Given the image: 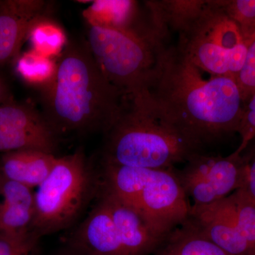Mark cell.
<instances>
[{
	"instance_id": "cell-6",
	"label": "cell",
	"mask_w": 255,
	"mask_h": 255,
	"mask_svg": "<svg viewBox=\"0 0 255 255\" xmlns=\"http://www.w3.org/2000/svg\"><path fill=\"white\" fill-rule=\"evenodd\" d=\"M86 42L106 78L126 97L147 91L164 41L88 26Z\"/></svg>"
},
{
	"instance_id": "cell-12",
	"label": "cell",
	"mask_w": 255,
	"mask_h": 255,
	"mask_svg": "<svg viewBox=\"0 0 255 255\" xmlns=\"http://www.w3.org/2000/svg\"><path fill=\"white\" fill-rule=\"evenodd\" d=\"M105 204L126 255H152L167 234L152 227L136 210L102 188Z\"/></svg>"
},
{
	"instance_id": "cell-1",
	"label": "cell",
	"mask_w": 255,
	"mask_h": 255,
	"mask_svg": "<svg viewBox=\"0 0 255 255\" xmlns=\"http://www.w3.org/2000/svg\"><path fill=\"white\" fill-rule=\"evenodd\" d=\"M177 46L161 48L148 91L166 115L205 148L237 132L244 102L236 78H205Z\"/></svg>"
},
{
	"instance_id": "cell-28",
	"label": "cell",
	"mask_w": 255,
	"mask_h": 255,
	"mask_svg": "<svg viewBox=\"0 0 255 255\" xmlns=\"http://www.w3.org/2000/svg\"><path fill=\"white\" fill-rule=\"evenodd\" d=\"M0 179H1V172H0Z\"/></svg>"
},
{
	"instance_id": "cell-17",
	"label": "cell",
	"mask_w": 255,
	"mask_h": 255,
	"mask_svg": "<svg viewBox=\"0 0 255 255\" xmlns=\"http://www.w3.org/2000/svg\"><path fill=\"white\" fill-rule=\"evenodd\" d=\"M152 255H231L206 238L187 219L164 238Z\"/></svg>"
},
{
	"instance_id": "cell-3",
	"label": "cell",
	"mask_w": 255,
	"mask_h": 255,
	"mask_svg": "<svg viewBox=\"0 0 255 255\" xmlns=\"http://www.w3.org/2000/svg\"><path fill=\"white\" fill-rule=\"evenodd\" d=\"M106 135L104 163L171 169L205 152L160 110L148 91L126 97L123 110Z\"/></svg>"
},
{
	"instance_id": "cell-13",
	"label": "cell",
	"mask_w": 255,
	"mask_h": 255,
	"mask_svg": "<svg viewBox=\"0 0 255 255\" xmlns=\"http://www.w3.org/2000/svg\"><path fill=\"white\" fill-rule=\"evenodd\" d=\"M139 3L132 0H96L84 10L88 26L131 32L152 38L155 30L150 19L142 17Z\"/></svg>"
},
{
	"instance_id": "cell-23",
	"label": "cell",
	"mask_w": 255,
	"mask_h": 255,
	"mask_svg": "<svg viewBox=\"0 0 255 255\" xmlns=\"http://www.w3.org/2000/svg\"><path fill=\"white\" fill-rule=\"evenodd\" d=\"M237 132L241 135V142L236 151L243 154L255 139V92L244 104L243 117Z\"/></svg>"
},
{
	"instance_id": "cell-10",
	"label": "cell",
	"mask_w": 255,
	"mask_h": 255,
	"mask_svg": "<svg viewBox=\"0 0 255 255\" xmlns=\"http://www.w3.org/2000/svg\"><path fill=\"white\" fill-rule=\"evenodd\" d=\"M188 219L206 238L231 255H252L238 214L235 191L209 205L191 206Z\"/></svg>"
},
{
	"instance_id": "cell-15",
	"label": "cell",
	"mask_w": 255,
	"mask_h": 255,
	"mask_svg": "<svg viewBox=\"0 0 255 255\" xmlns=\"http://www.w3.org/2000/svg\"><path fill=\"white\" fill-rule=\"evenodd\" d=\"M0 231L25 233L32 231L34 217L35 196L31 188L1 176Z\"/></svg>"
},
{
	"instance_id": "cell-4",
	"label": "cell",
	"mask_w": 255,
	"mask_h": 255,
	"mask_svg": "<svg viewBox=\"0 0 255 255\" xmlns=\"http://www.w3.org/2000/svg\"><path fill=\"white\" fill-rule=\"evenodd\" d=\"M174 169L104 163L102 188L138 211L159 232L168 234L187 221L191 207Z\"/></svg>"
},
{
	"instance_id": "cell-11",
	"label": "cell",
	"mask_w": 255,
	"mask_h": 255,
	"mask_svg": "<svg viewBox=\"0 0 255 255\" xmlns=\"http://www.w3.org/2000/svg\"><path fill=\"white\" fill-rule=\"evenodd\" d=\"M51 9L43 0L0 1V65L16 59L32 25Z\"/></svg>"
},
{
	"instance_id": "cell-21",
	"label": "cell",
	"mask_w": 255,
	"mask_h": 255,
	"mask_svg": "<svg viewBox=\"0 0 255 255\" xmlns=\"http://www.w3.org/2000/svg\"><path fill=\"white\" fill-rule=\"evenodd\" d=\"M226 12L238 23L247 43L255 36V0L222 1Z\"/></svg>"
},
{
	"instance_id": "cell-20",
	"label": "cell",
	"mask_w": 255,
	"mask_h": 255,
	"mask_svg": "<svg viewBox=\"0 0 255 255\" xmlns=\"http://www.w3.org/2000/svg\"><path fill=\"white\" fill-rule=\"evenodd\" d=\"M40 238L33 231L18 233L0 231V255H36Z\"/></svg>"
},
{
	"instance_id": "cell-19",
	"label": "cell",
	"mask_w": 255,
	"mask_h": 255,
	"mask_svg": "<svg viewBox=\"0 0 255 255\" xmlns=\"http://www.w3.org/2000/svg\"><path fill=\"white\" fill-rule=\"evenodd\" d=\"M31 50L52 58H58L68 41L65 32L50 16L40 18L32 25L27 39Z\"/></svg>"
},
{
	"instance_id": "cell-27",
	"label": "cell",
	"mask_w": 255,
	"mask_h": 255,
	"mask_svg": "<svg viewBox=\"0 0 255 255\" xmlns=\"http://www.w3.org/2000/svg\"><path fill=\"white\" fill-rule=\"evenodd\" d=\"M253 255H255V249L254 252H253Z\"/></svg>"
},
{
	"instance_id": "cell-25",
	"label": "cell",
	"mask_w": 255,
	"mask_h": 255,
	"mask_svg": "<svg viewBox=\"0 0 255 255\" xmlns=\"http://www.w3.org/2000/svg\"><path fill=\"white\" fill-rule=\"evenodd\" d=\"M10 100L9 88L6 82L0 78V105Z\"/></svg>"
},
{
	"instance_id": "cell-16",
	"label": "cell",
	"mask_w": 255,
	"mask_h": 255,
	"mask_svg": "<svg viewBox=\"0 0 255 255\" xmlns=\"http://www.w3.org/2000/svg\"><path fill=\"white\" fill-rule=\"evenodd\" d=\"M54 154L34 150L6 152L1 162V176L26 187H38L49 175L56 161Z\"/></svg>"
},
{
	"instance_id": "cell-9",
	"label": "cell",
	"mask_w": 255,
	"mask_h": 255,
	"mask_svg": "<svg viewBox=\"0 0 255 255\" xmlns=\"http://www.w3.org/2000/svg\"><path fill=\"white\" fill-rule=\"evenodd\" d=\"M59 136L43 113L28 104L0 105V152L34 150L53 154Z\"/></svg>"
},
{
	"instance_id": "cell-2",
	"label": "cell",
	"mask_w": 255,
	"mask_h": 255,
	"mask_svg": "<svg viewBox=\"0 0 255 255\" xmlns=\"http://www.w3.org/2000/svg\"><path fill=\"white\" fill-rule=\"evenodd\" d=\"M50 86L40 92L41 112L60 136L69 132L106 133L123 110L126 96L102 73L86 41H70L57 58Z\"/></svg>"
},
{
	"instance_id": "cell-22",
	"label": "cell",
	"mask_w": 255,
	"mask_h": 255,
	"mask_svg": "<svg viewBox=\"0 0 255 255\" xmlns=\"http://www.w3.org/2000/svg\"><path fill=\"white\" fill-rule=\"evenodd\" d=\"M236 80L245 104L255 92V36L248 43L246 60Z\"/></svg>"
},
{
	"instance_id": "cell-24",
	"label": "cell",
	"mask_w": 255,
	"mask_h": 255,
	"mask_svg": "<svg viewBox=\"0 0 255 255\" xmlns=\"http://www.w3.org/2000/svg\"><path fill=\"white\" fill-rule=\"evenodd\" d=\"M243 157L246 161L247 174L246 183L242 189L255 201V144Z\"/></svg>"
},
{
	"instance_id": "cell-18",
	"label": "cell",
	"mask_w": 255,
	"mask_h": 255,
	"mask_svg": "<svg viewBox=\"0 0 255 255\" xmlns=\"http://www.w3.org/2000/svg\"><path fill=\"white\" fill-rule=\"evenodd\" d=\"M14 63L15 73L21 81L39 92L51 85L58 69L57 58L45 56L31 49L20 53Z\"/></svg>"
},
{
	"instance_id": "cell-14",
	"label": "cell",
	"mask_w": 255,
	"mask_h": 255,
	"mask_svg": "<svg viewBox=\"0 0 255 255\" xmlns=\"http://www.w3.org/2000/svg\"><path fill=\"white\" fill-rule=\"evenodd\" d=\"M73 249L80 255H126L113 220L101 199L73 236Z\"/></svg>"
},
{
	"instance_id": "cell-5",
	"label": "cell",
	"mask_w": 255,
	"mask_h": 255,
	"mask_svg": "<svg viewBox=\"0 0 255 255\" xmlns=\"http://www.w3.org/2000/svg\"><path fill=\"white\" fill-rule=\"evenodd\" d=\"M177 46L206 73L236 78L246 60L248 43L222 1H206L182 31Z\"/></svg>"
},
{
	"instance_id": "cell-26",
	"label": "cell",
	"mask_w": 255,
	"mask_h": 255,
	"mask_svg": "<svg viewBox=\"0 0 255 255\" xmlns=\"http://www.w3.org/2000/svg\"><path fill=\"white\" fill-rule=\"evenodd\" d=\"M62 255H79L78 253H76V252L73 251L71 252H69V253H65V254H63Z\"/></svg>"
},
{
	"instance_id": "cell-8",
	"label": "cell",
	"mask_w": 255,
	"mask_h": 255,
	"mask_svg": "<svg viewBox=\"0 0 255 255\" xmlns=\"http://www.w3.org/2000/svg\"><path fill=\"white\" fill-rule=\"evenodd\" d=\"M191 206L209 205L244 187L246 163L242 154L235 151L223 157L205 152L193 155L182 169H174Z\"/></svg>"
},
{
	"instance_id": "cell-7",
	"label": "cell",
	"mask_w": 255,
	"mask_h": 255,
	"mask_svg": "<svg viewBox=\"0 0 255 255\" xmlns=\"http://www.w3.org/2000/svg\"><path fill=\"white\" fill-rule=\"evenodd\" d=\"M91 189L83 151L57 157L49 175L34 193L32 231L41 237L68 227L81 213Z\"/></svg>"
}]
</instances>
